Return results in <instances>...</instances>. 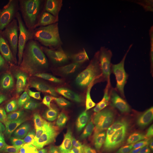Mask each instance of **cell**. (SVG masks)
Returning a JSON list of instances; mask_svg holds the SVG:
<instances>
[{"mask_svg":"<svg viewBox=\"0 0 153 153\" xmlns=\"http://www.w3.org/2000/svg\"><path fill=\"white\" fill-rule=\"evenodd\" d=\"M12 55L6 67L14 79V85L22 99L30 124L33 126L38 58L33 39H27Z\"/></svg>","mask_w":153,"mask_h":153,"instance_id":"cell-5","label":"cell"},{"mask_svg":"<svg viewBox=\"0 0 153 153\" xmlns=\"http://www.w3.org/2000/svg\"><path fill=\"white\" fill-rule=\"evenodd\" d=\"M66 77L90 93L111 94L120 92L125 88L115 45L67 59Z\"/></svg>","mask_w":153,"mask_h":153,"instance_id":"cell-2","label":"cell"},{"mask_svg":"<svg viewBox=\"0 0 153 153\" xmlns=\"http://www.w3.org/2000/svg\"><path fill=\"white\" fill-rule=\"evenodd\" d=\"M39 11L51 51L58 59L69 57L79 32L83 1H39Z\"/></svg>","mask_w":153,"mask_h":153,"instance_id":"cell-3","label":"cell"},{"mask_svg":"<svg viewBox=\"0 0 153 153\" xmlns=\"http://www.w3.org/2000/svg\"><path fill=\"white\" fill-rule=\"evenodd\" d=\"M11 129L12 126L10 121L0 108V139L7 136Z\"/></svg>","mask_w":153,"mask_h":153,"instance_id":"cell-12","label":"cell"},{"mask_svg":"<svg viewBox=\"0 0 153 153\" xmlns=\"http://www.w3.org/2000/svg\"><path fill=\"white\" fill-rule=\"evenodd\" d=\"M117 138L123 146L130 149L145 147L153 140V126L148 125L126 132Z\"/></svg>","mask_w":153,"mask_h":153,"instance_id":"cell-10","label":"cell"},{"mask_svg":"<svg viewBox=\"0 0 153 153\" xmlns=\"http://www.w3.org/2000/svg\"><path fill=\"white\" fill-rule=\"evenodd\" d=\"M30 153H55V150L49 143L42 141H35L28 148Z\"/></svg>","mask_w":153,"mask_h":153,"instance_id":"cell-11","label":"cell"},{"mask_svg":"<svg viewBox=\"0 0 153 153\" xmlns=\"http://www.w3.org/2000/svg\"><path fill=\"white\" fill-rule=\"evenodd\" d=\"M71 153H108L103 150L86 146H76L68 149Z\"/></svg>","mask_w":153,"mask_h":153,"instance_id":"cell-13","label":"cell"},{"mask_svg":"<svg viewBox=\"0 0 153 153\" xmlns=\"http://www.w3.org/2000/svg\"><path fill=\"white\" fill-rule=\"evenodd\" d=\"M124 0H94L91 2L88 21L111 33L117 29L126 10Z\"/></svg>","mask_w":153,"mask_h":153,"instance_id":"cell-7","label":"cell"},{"mask_svg":"<svg viewBox=\"0 0 153 153\" xmlns=\"http://www.w3.org/2000/svg\"><path fill=\"white\" fill-rule=\"evenodd\" d=\"M0 104L16 126H31L22 99L14 83L0 68Z\"/></svg>","mask_w":153,"mask_h":153,"instance_id":"cell-8","label":"cell"},{"mask_svg":"<svg viewBox=\"0 0 153 153\" xmlns=\"http://www.w3.org/2000/svg\"><path fill=\"white\" fill-rule=\"evenodd\" d=\"M31 35L38 59L36 77V129L40 131L44 123L45 110L51 92L55 84L66 78V60L56 58L48 47L41 27L36 23Z\"/></svg>","mask_w":153,"mask_h":153,"instance_id":"cell-4","label":"cell"},{"mask_svg":"<svg viewBox=\"0 0 153 153\" xmlns=\"http://www.w3.org/2000/svg\"><path fill=\"white\" fill-rule=\"evenodd\" d=\"M3 153H25L22 148L16 146H10L6 149Z\"/></svg>","mask_w":153,"mask_h":153,"instance_id":"cell-15","label":"cell"},{"mask_svg":"<svg viewBox=\"0 0 153 153\" xmlns=\"http://www.w3.org/2000/svg\"><path fill=\"white\" fill-rule=\"evenodd\" d=\"M36 1L21 0L0 22V61L4 60L28 38L38 16Z\"/></svg>","mask_w":153,"mask_h":153,"instance_id":"cell-6","label":"cell"},{"mask_svg":"<svg viewBox=\"0 0 153 153\" xmlns=\"http://www.w3.org/2000/svg\"><path fill=\"white\" fill-rule=\"evenodd\" d=\"M90 110L75 85L65 79L52 88L47 105L40 137L51 145L69 149L97 133Z\"/></svg>","mask_w":153,"mask_h":153,"instance_id":"cell-1","label":"cell"},{"mask_svg":"<svg viewBox=\"0 0 153 153\" xmlns=\"http://www.w3.org/2000/svg\"><path fill=\"white\" fill-rule=\"evenodd\" d=\"M142 116L149 126H153V107L144 110L142 112Z\"/></svg>","mask_w":153,"mask_h":153,"instance_id":"cell-14","label":"cell"},{"mask_svg":"<svg viewBox=\"0 0 153 153\" xmlns=\"http://www.w3.org/2000/svg\"><path fill=\"white\" fill-rule=\"evenodd\" d=\"M117 33H111L88 22L77 34L70 57L76 53H89L115 45Z\"/></svg>","mask_w":153,"mask_h":153,"instance_id":"cell-9","label":"cell"}]
</instances>
